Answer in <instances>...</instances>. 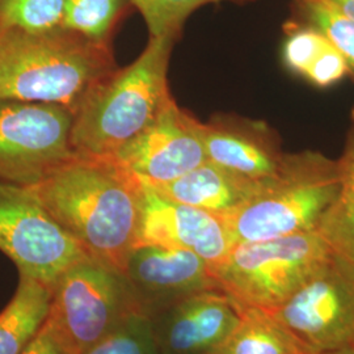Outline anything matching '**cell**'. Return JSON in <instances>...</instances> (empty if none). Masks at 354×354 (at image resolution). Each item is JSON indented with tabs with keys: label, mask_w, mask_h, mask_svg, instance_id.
<instances>
[{
	"label": "cell",
	"mask_w": 354,
	"mask_h": 354,
	"mask_svg": "<svg viewBox=\"0 0 354 354\" xmlns=\"http://www.w3.org/2000/svg\"><path fill=\"white\" fill-rule=\"evenodd\" d=\"M29 188L91 259L124 276L140 227V177L114 155L74 152Z\"/></svg>",
	"instance_id": "6da1fadb"
},
{
	"label": "cell",
	"mask_w": 354,
	"mask_h": 354,
	"mask_svg": "<svg viewBox=\"0 0 354 354\" xmlns=\"http://www.w3.org/2000/svg\"><path fill=\"white\" fill-rule=\"evenodd\" d=\"M115 68L111 44L62 26L0 29V100L57 104L75 112L89 89Z\"/></svg>",
	"instance_id": "7a4b0ae2"
},
{
	"label": "cell",
	"mask_w": 354,
	"mask_h": 354,
	"mask_svg": "<svg viewBox=\"0 0 354 354\" xmlns=\"http://www.w3.org/2000/svg\"><path fill=\"white\" fill-rule=\"evenodd\" d=\"M175 44L174 38L150 37L133 64L89 89L74 112V152L115 155L151 124L172 99L167 74Z\"/></svg>",
	"instance_id": "3957f363"
},
{
	"label": "cell",
	"mask_w": 354,
	"mask_h": 354,
	"mask_svg": "<svg viewBox=\"0 0 354 354\" xmlns=\"http://www.w3.org/2000/svg\"><path fill=\"white\" fill-rule=\"evenodd\" d=\"M339 187L337 160L317 151L285 152L277 172L259 180L252 194L221 218L234 245L314 231Z\"/></svg>",
	"instance_id": "277c9868"
},
{
	"label": "cell",
	"mask_w": 354,
	"mask_h": 354,
	"mask_svg": "<svg viewBox=\"0 0 354 354\" xmlns=\"http://www.w3.org/2000/svg\"><path fill=\"white\" fill-rule=\"evenodd\" d=\"M333 250L317 230L239 243L213 270L221 290L241 306L272 311L323 266Z\"/></svg>",
	"instance_id": "5b68a950"
},
{
	"label": "cell",
	"mask_w": 354,
	"mask_h": 354,
	"mask_svg": "<svg viewBox=\"0 0 354 354\" xmlns=\"http://www.w3.org/2000/svg\"><path fill=\"white\" fill-rule=\"evenodd\" d=\"M133 313L140 311L125 277L86 257L55 281L45 322L64 354H84Z\"/></svg>",
	"instance_id": "8992f818"
},
{
	"label": "cell",
	"mask_w": 354,
	"mask_h": 354,
	"mask_svg": "<svg viewBox=\"0 0 354 354\" xmlns=\"http://www.w3.org/2000/svg\"><path fill=\"white\" fill-rule=\"evenodd\" d=\"M73 122L62 105L0 100V181L33 187L71 158Z\"/></svg>",
	"instance_id": "52a82bcc"
},
{
	"label": "cell",
	"mask_w": 354,
	"mask_h": 354,
	"mask_svg": "<svg viewBox=\"0 0 354 354\" xmlns=\"http://www.w3.org/2000/svg\"><path fill=\"white\" fill-rule=\"evenodd\" d=\"M0 251L20 274L53 288L66 269L89 257L29 187L0 181Z\"/></svg>",
	"instance_id": "ba28073f"
},
{
	"label": "cell",
	"mask_w": 354,
	"mask_h": 354,
	"mask_svg": "<svg viewBox=\"0 0 354 354\" xmlns=\"http://www.w3.org/2000/svg\"><path fill=\"white\" fill-rule=\"evenodd\" d=\"M317 351L348 346L354 336V261L335 252L277 308L268 311Z\"/></svg>",
	"instance_id": "9c48e42d"
},
{
	"label": "cell",
	"mask_w": 354,
	"mask_h": 354,
	"mask_svg": "<svg viewBox=\"0 0 354 354\" xmlns=\"http://www.w3.org/2000/svg\"><path fill=\"white\" fill-rule=\"evenodd\" d=\"M149 185H162L206 162L201 122L172 97L134 140L114 155Z\"/></svg>",
	"instance_id": "30bf717a"
},
{
	"label": "cell",
	"mask_w": 354,
	"mask_h": 354,
	"mask_svg": "<svg viewBox=\"0 0 354 354\" xmlns=\"http://www.w3.org/2000/svg\"><path fill=\"white\" fill-rule=\"evenodd\" d=\"M124 277L138 311L147 317L194 292L219 289L205 260L176 247H134Z\"/></svg>",
	"instance_id": "8fae6325"
},
{
	"label": "cell",
	"mask_w": 354,
	"mask_h": 354,
	"mask_svg": "<svg viewBox=\"0 0 354 354\" xmlns=\"http://www.w3.org/2000/svg\"><path fill=\"white\" fill-rule=\"evenodd\" d=\"M150 319L159 354H205L219 349L241 323V304L221 289L188 295Z\"/></svg>",
	"instance_id": "7c38bea8"
},
{
	"label": "cell",
	"mask_w": 354,
	"mask_h": 354,
	"mask_svg": "<svg viewBox=\"0 0 354 354\" xmlns=\"http://www.w3.org/2000/svg\"><path fill=\"white\" fill-rule=\"evenodd\" d=\"M142 184L136 247L162 245L189 250L205 260L212 270L227 259L234 241L219 215L172 201L143 181Z\"/></svg>",
	"instance_id": "4fadbf2b"
},
{
	"label": "cell",
	"mask_w": 354,
	"mask_h": 354,
	"mask_svg": "<svg viewBox=\"0 0 354 354\" xmlns=\"http://www.w3.org/2000/svg\"><path fill=\"white\" fill-rule=\"evenodd\" d=\"M206 159L241 176H273L285 152L279 134L264 121L234 114H216L201 122Z\"/></svg>",
	"instance_id": "5bb4252c"
},
{
	"label": "cell",
	"mask_w": 354,
	"mask_h": 354,
	"mask_svg": "<svg viewBox=\"0 0 354 354\" xmlns=\"http://www.w3.org/2000/svg\"><path fill=\"white\" fill-rule=\"evenodd\" d=\"M259 180L241 176L206 160L174 181L150 187L172 201L222 216L245 201Z\"/></svg>",
	"instance_id": "9a60e30c"
},
{
	"label": "cell",
	"mask_w": 354,
	"mask_h": 354,
	"mask_svg": "<svg viewBox=\"0 0 354 354\" xmlns=\"http://www.w3.org/2000/svg\"><path fill=\"white\" fill-rule=\"evenodd\" d=\"M53 288L20 274L11 302L0 314V354H21L45 323Z\"/></svg>",
	"instance_id": "2e32d148"
},
{
	"label": "cell",
	"mask_w": 354,
	"mask_h": 354,
	"mask_svg": "<svg viewBox=\"0 0 354 354\" xmlns=\"http://www.w3.org/2000/svg\"><path fill=\"white\" fill-rule=\"evenodd\" d=\"M241 307V323L219 348L223 354H320L270 313Z\"/></svg>",
	"instance_id": "e0dca14e"
},
{
	"label": "cell",
	"mask_w": 354,
	"mask_h": 354,
	"mask_svg": "<svg viewBox=\"0 0 354 354\" xmlns=\"http://www.w3.org/2000/svg\"><path fill=\"white\" fill-rule=\"evenodd\" d=\"M339 162L340 187L317 231L329 247L354 261V124Z\"/></svg>",
	"instance_id": "ac0fdd59"
},
{
	"label": "cell",
	"mask_w": 354,
	"mask_h": 354,
	"mask_svg": "<svg viewBox=\"0 0 354 354\" xmlns=\"http://www.w3.org/2000/svg\"><path fill=\"white\" fill-rule=\"evenodd\" d=\"M130 7L131 0H66L62 28L97 42L111 44L114 29Z\"/></svg>",
	"instance_id": "d6986e66"
},
{
	"label": "cell",
	"mask_w": 354,
	"mask_h": 354,
	"mask_svg": "<svg viewBox=\"0 0 354 354\" xmlns=\"http://www.w3.org/2000/svg\"><path fill=\"white\" fill-rule=\"evenodd\" d=\"M294 20L317 28L340 51L354 79V21L339 12L328 0H292Z\"/></svg>",
	"instance_id": "ffe728a7"
},
{
	"label": "cell",
	"mask_w": 354,
	"mask_h": 354,
	"mask_svg": "<svg viewBox=\"0 0 354 354\" xmlns=\"http://www.w3.org/2000/svg\"><path fill=\"white\" fill-rule=\"evenodd\" d=\"M221 1H253V0H131L143 16L150 37L178 39L190 15L209 4Z\"/></svg>",
	"instance_id": "44dd1931"
},
{
	"label": "cell",
	"mask_w": 354,
	"mask_h": 354,
	"mask_svg": "<svg viewBox=\"0 0 354 354\" xmlns=\"http://www.w3.org/2000/svg\"><path fill=\"white\" fill-rule=\"evenodd\" d=\"M64 4L66 0H0V24L29 32L51 30L62 26Z\"/></svg>",
	"instance_id": "7402d4cb"
},
{
	"label": "cell",
	"mask_w": 354,
	"mask_h": 354,
	"mask_svg": "<svg viewBox=\"0 0 354 354\" xmlns=\"http://www.w3.org/2000/svg\"><path fill=\"white\" fill-rule=\"evenodd\" d=\"M84 354H159L150 319L133 313Z\"/></svg>",
	"instance_id": "603a6c76"
},
{
	"label": "cell",
	"mask_w": 354,
	"mask_h": 354,
	"mask_svg": "<svg viewBox=\"0 0 354 354\" xmlns=\"http://www.w3.org/2000/svg\"><path fill=\"white\" fill-rule=\"evenodd\" d=\"M283 33L282 64L292 74L304 76L317 55L328 45V38L317 28L294 19L283 26Z\"/></svg>",
	"instance_id": "cb8c5ba5"
},
{
	"label": "cell",
	"mask_w": 354,
	"mask_h": 354,
	"mask_svg": "<svg viewBox=\"0 0 354 354\" xmlns=\"http://www.w3.org/2000/svg\"><path fill=\"white\" fill-rule=\"evenodd\" d=\"M348 74V64L342 53L328 42L302 77L315 87L327 88L339 83Z\"/></svg>",
	"instance_id": "d4e9b609"
},
{
	"label": "cell",
	"mask_w": 354,
	"mask_h": 354,
	"mask_svg": "<svg viewBox=\"0 0 354 354\" xmlns=\"http://www.w3.org/2000/svg\"><path fill=\"white\" fill-rule=\"evenodd\" d=\"M21 354H64V348L45 322Z\"/></svg>",
	"instance_id": "484cf974"
},
{
	"label": "cell",
	"mask_w": 354,
	"mask_h": 354,
	"mask_svg": "<svg viewBox=\"0 0 354 354\" xmlns=\"http://www.w3.org/2000/svg\"><path fill=\"white\" fill-rule=\"evenodd\" d=\"M339 12L354 21V0H328Z\"/></svg>",
	"instance_id": "4316f807"
},
{
	"label": "cell",
	"mask_w": 354,
	"mask_h": 354,
	"mask_svg": "<svg viewBox=\"0 0 354 354\" xmlns=\"http://www.w3.org/2000/svg\"><path fill=\"white\" fill-rule=\"evenodd\" d=\"M320 354H354V352L349 346H344L342 349H336V351H330V352H324V353Z\"/></svg>",
	"instance_id": "83f0119b"
},
{
	"label": "cell",
	"mask_w": 354,
	"mask_h": 354,
	"mask_svg": "<svg viewBox=\"0 0 354 354\" xmlns=\"http://www.w3.org/2000/svg\"><path fill=\"white\" fill-rule=\"evenodd\" d=\"M348 346H349V348H351V349L354 352V336L352 337V340L349 342V344H348Z\"/></svg>",
	"instance_id": "f1b7e54d"
},
{
	"label": "cell",
	"mask_w": 354,
	"mask_h": 354,
	"mask_svg": "<svg viewBox=\"0 0 354 354\" xmlns=\"http://www.w3.org/2000/svg\"><path fill=\"white\" fill-rule=\"evenodd\" d=\"M205 354H223L219 349H215V351H212V352H207V353Z\"/></svg>",
	"instance_id": "f546056e"
},
{
	"label": "cell",
	"mask_w": 354,
	"mask_h": 354,
	"mask_svg": "<svg viewBox=\"0 0 354 354\" xmlns=\"http://www.w3.org/2000/svg\"><path fill=\"white\" fill-rule=\"evenodd\" d=\"M0 28H1V24H0Z\"/></svg>",
	"instance_id": "4dcf8cb0"
}]
</instances>
